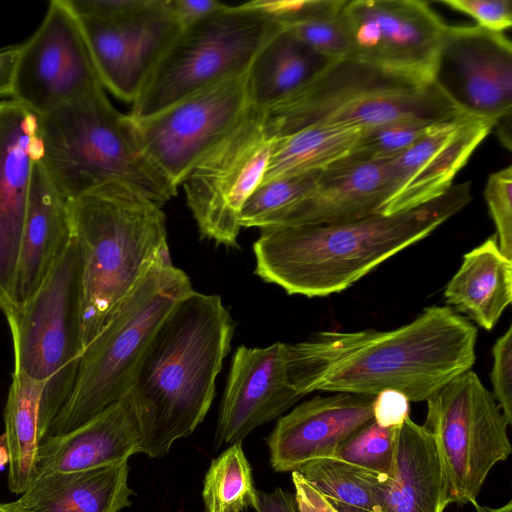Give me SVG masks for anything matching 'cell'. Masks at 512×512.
Masks as SVG:
<instances>
[{
    "label": "cell",
    "instance_id": "cell-10",
    "mask_svg": "<svg viewBox=\"0 0 512 512\" xmlns=\"http://www.w3.org/2000/svg\"><path fill=\"white\" fill-rule=\"evenodd\" d=\"M426 403L423 425L435 437L451 503L476 507L489 472L512 452L509 425L472 370L454 378Z\"/></svg>",
    "mask_w": 512,
    "mask_h": 512
},
{
    "label": "cell",
    "instance_id": "cell-33",
    "mask_svg": "<svg viewBox=\"0 0 512 512\" xmlns=\"http://www.w3.org/2000/svg\"><path fill=\"white\" fill-rule=\"evenodd\" d=\"M399 428H384L374 421L359 429L335 450L332 457L380 476L394 468Z\"/></svg>",
    "mask_w": 512,
    "mask_h": 512
},
{
    "label": "cell",
    "instance_id": "cell-25",
    "mask_svg": "<svg viewBox=\"0 0 512 512\" xmlns=\"http://www.w3.org/2000/svg\"><path fill=\"white\" fill-rule=\"evenodd\" d=\"M128 471L127 460L79 471L39 474L17 500L0 505L7 512H120L132 504Z\"/></svg>",
    "mask_w": 512,
    "mask_h": 512
},
{
    "label": "cell",
    "instance_id": "cell-3",
    "mask_svg": "<svg viewBox=\"0 0 512 512\" xmlns=\"http://www.w3.org/2000/svg\"><path fill=\"white\" fill-rule=\"evenodd\" d=\"M234 321L218 295L191 291L151 339L129 391L141 453L166 456L204 420L230 350Z\"/></svg>",
    "mask_w": 512,
    "mask_h": 512
},
{
    "label": "cell",
    "instance_id": "cell-26",
    "mask_svg": "<svg viewBox=\"0 0 512 512\" xmlns=\"http://www.w3.org/2000/svg\"><path fill=\"white\" fill-rule=\"evenodd\" d=\"M444 298L455 312L486 330L497 324L512 302V260L502 254L495 235L463 256Z\"/></svg>",
    "mask_w": 512,
    "mask_h": 512
},
{
    "label": "cell",
    "instance_id": "cell-4",
    "mask_svg": "<svg viewBox=\"0 0 512 512\" xmlns=\"http://www.w3.org/2000/svg\"><path fill=\"white\" fill-rule=\"evenodd\" d=\"M68 207L82 252L85 348L149 266L169 254L166 221L161 206L117 182L68 200Z\"/></svg>",
    "mask_w": 512,
    "mask_h": 512
},
{
    "label": "cell",
    "instance_id": "cell-32",
    "mask_svg": "<svg viewBox=\"0 0 512 512\" xmlns=\"http://www.w3.org/2000/svg\"><path fill=\"white\" fill-rule=\"evenodd\" d=\"M439 123L441 122L407 119L363 130L350 153L339 162L390 161L402 154Z\"/></svg>",
    "mask_w": 512,
    "mask_h": 512
},
{
    "label": "cell",
    "instance_id": "cell-47",
    "mask_svg": "<svg viewBox=\"0 0 512 512\" xmlns=\"http://www.w3.org/2000/svg\"><path fill=\"white\" fill-rule=\"evenodd\" d=\"M0 512H7L6 510H4L1 505H0Z\"/></svg>",
    "mask_w": 512,
    "mask_h": 512
},
{
    "label": "cell",
    "instance_id": "cell-18",
    "mask_svg": "<svg viewBox=\"0 0 512 512\" xmlns=\"http://www.w3.org/2000/svg\"><path fill=\"white\" fill-rule=\"evenodd\" d=\"M288 345L237 348L220 405L217 446L242 442L256 427L278 418L304 397L289 378Z\"/></svg>",
    "mask_w": 512,
    "mask_h": 512
},
{
    "label": "cell",
    "instance_id": "cell-14",
    "mask_svg": "<svg viewBox=\"0 0 512 512\" xmlns=\"http://www.w3.org/2000/svg\"><path fill=\"white\" fill-rule=\"evenodd\" d=\"M99 86L78 17L67 0L50 1L37 30L20 44L12 99L41 116Z\"/></svg>",
    "mask_w": 512,
    "mask_h": 512
},
{
    "label": "cell",
    "instance_id": "cell-31",
    "mask_svg": "<svg viewBox=\"0 0 512 512\" xmlns=\"http://www.w3.org/2000/svg\"><path fill=\"white\" fill-rule=\"evenodd\" d=\"M297 472L319 492L331 499L379 512L377 493L385 476L335 457L311 460Z\"/></svg>",
    "mask_w": 512,
    "mask_h": 512
},
{
    "label": "cell",
    "instance_id": "cell-36",
    "mask_svg": "<svg viewBox=\"0 0 512 512\" xmlns=\"http://www.w3.org/2000/svg\"><path fill=\"white\" fill-rule=\"evenodd\" d=\"M491 392L507 423L512 425V325L492 347Z\"/></svg>",
    "mask_w": 512,
    "mask_h": 512
},
{
    "label": "cell",
    "instance_id": "cell-21",
    "mask_svg": "<svg viewBox=\"0 0 512 512\" xmlns=\"http://www.w3.org/2000/svg\"><path fill=\"white\" fill-rule=\"evenodd\" d=\"M390 194L388 161L337 162L320 171L314 187L281 213L270 228L343 222L381 214Z\"/></svg>",
    "mask_w": 512,
    "mask_h": 512
},
{
    "label": "cell",
    "instance_id": "cell-39",
    "mask_svg": "<svg viewBox=\"0 0 512 512\" xmlns=\"http://www.w3.org/2000/svg\"><path fill=\"white\" fill-rule=\"evenodd\" d=\"M373 420L384 428H399L410 417V401L396 390H384L374 397Z\"/></svg>",
    "mask_w": 512,
    "mask_h": 512
},
{
    "label": "cell",
    "instance_id": "cell-11",
    "mask_svg": "<svg viewBox=\"0 0 512 512\" xmlns=\"http://www.w3.org/2000/svg\"><path fill=\"white\" fill-rule=\"evenodd\" d=\"M261 118V109L250 106L181 183L201 236L217 244L237 246L241 210L264 177L273 139Z\"/></svg>",
    "mask_w": 512,
    "mask_h": 512
},
{
    "label": "cell",
    "instance_id": "cell-30",
    "mask_svg": "<svg viewBox=\"0 0 512 512\" xmlns=\"http://www.w3.org/2000/svg\"><path fill=\"white\" fill-rule=\"evenodd\" d=\"M256 488L242 442L230 445L213 459L205 475V512H245L254 507Z\"/></svg>",
    "mask_w": 512,
    "mask_h": 512
},
{
    "label": "cell",
    "instance_id": "cell-17",
    "mask_svg": "<svg viewBox=\"0 0 512 512\" xmlns=\"http://www.w3.org/2000/svg\"><path fill=\"white\" fill-rule=\"evenodd\" d=\"M494 127L495 123L471 115L441 122L388 161L391 194L381 214L410 210L445 194Z\"/></svg>",
    "mask_w": 512,
    "mask_h": 512
},
{
    "label": "cell",
    "instance_id": "cell-46",
    "mask_svg": "<svg viewBox=\"0 0 512 512\" xmlns=\"http://www.w3.org/2000/svg\"><path fill=\"white\" fill-rule=\"evenodd\" d=\"M8 452L5 444L4 434L0 436V468H2L5 464L8 463Z\"/></svg>",
    "mask_w": 512,
    "mask_h": 512
},
{
    "label": "cell",
    "instance_id": "cell-1",
    "mask_svg": "<svg viewBox=\"0 0 512 512\" xmlns=\"http://www.w3.org/2000/svg\"><path fill=\"white\" fill-rule=\"evenodd\" d=\"M477 328L448 306H429L391 330L321 331L288 345V373L315 391L376 396L396 390L429 399L476 361Z\"/></svg>",
    "mask_w": 512,
    "mask_h": 512
},
{
    "label": "cell",
    "instance_id": "cell-44",
    "mask_svg": "<svg viewBox=\"0 0 512 512\" xmlns=\"http://www.w3.org/2000/svg\"><path fill=\"white\" fill-rule=\"evenodd\" d=\"M511 118L512 116L505 117L498 121L495 125L497 128L498 136L503 143L509 150L511 149ZM494 127V128H495Z\"/></svg>",
    "mask_w": 512,
    "mask_h": 512
},
{
    "label": "cell",
    "instance_id": "cell-35",
    "mask_svg": "<svg viewBox=\"0 0 512 512\" xmlns=\"http://www.w3.org/2000/svg\"><path fill=\"white\" fill-rule=\"evenodd\" d=\"M484 197L496 228V240L502 254L512 260V167L489 175Z\"/></svg>",
    "mask_w": 512,
    "mask_h": 512
},
{
    "label": "cell",
    "instance_id": "cell-8",
    "mask_svg": "<svg viewBox=\"0 0 512 512\" xmlns=\"http://www.w3.org/2000/svg\"><path fill=\"white\" fill-rule=\"evenodd\" d=\"M82 252L68 245L32 297L5 317L14 367L44 382L38 418L40 442L69 398L84 350L81 322Z\"/></svg>",
    "mask_w": 512,
    "mask_h": 512
},
{
    "label": "cell",
    "instance_id": "cell-12",
    "mask_svg": "<svg viewBox=\"0 0 512 512\" xmlns=\"http://www.w3.org/2000/svg\"><path fill=\"white\" fill-rule=\"evenodd\" d=\"M349 58L419 81H435L448 25L425 1L346 0Z\"/></svg>",
    "mask_w": 512,
    "mask_h": 512
},
{
    "label": "cell",
    "instance_id": "cell-24",
    "mask_svg": "<svg viewBox=\"0 0 512 512\" xmlns=\"http://www.w3.org/2000/svg\"><path fill=\"white\" fill-rule=\"evenodd\" d=\"M379 512H444L451 504L434 435L408 417L399 429L394 468L377 493Z\"/></svg>",
    "mask_w": 512,
    "mask_h": 512
},
{
    "label": "cell",
    "instance_id": "cell-38",
    "mask_svg": "<svg viewBox=\"0 0 512 512\" xmlns=\"http://www.w3.org/2000/svg\"><path fill=\"white\" fill-rule=\"evenodd\" d=\"M291 476L297 512H372L323 495L297 471L291 472Z\"/></svg>",
    "mask_w": 512,
    "mask_h": 512
},
{
    "label": "cell",
    "instance_id": "cell-34",
    "mask_svg": "<svg viewBox=\"0 0 512 512\" xmlns=\"http://www.w3.org/2000/svg\"><path fill=\"white\" fill-rule=\"evenodd\" d=\"M343 6L331 13L284 28L329 60L348 58L351 43Z\"/></svg>",
    "mask_w": 512,
    "mask_h": 512
},
{
    "label": "cell",
    "instance_id": "cell-45",
    "mask_svg": "<svg viewBox=\"0 0 512 512\" xmlns=\"http://www.w3.org/2000/svg\"><path fill=\"white\" fill-rule=\"evenodd\" d=\"M476 512H512V501L498 508L483 507L478 504L476 506Z\"/></svg>",
    "mask_w": 512,
    "mask_h": 512
},
{
    "label": "cell",
    "instance_id": "cell-13",
    "mask_svg": "<svg viewBox=\"0 0 512 512\" xmlns=\"http://www.w3.org/2000/svg\"><path fill=\"white\" fill-rule=\"evenodd\" d=\"M247 72L200 90L152 116L133 118L148 157L177 188L250 107Z\"/></svg>",
    "mask_w": 512,
    "mask_h": 512
},
{
    "label": "cell",
    "instance_id": "cell-16",
    "mask_svg": "<svg viewBox=\"0 0 512 512\" xmlns=\"http://www.w3.org/2000/svg\"><path fill=\"white\" fill-rule=\"evenodd\" d=\"M435 80L468 114L496 125L512 116L511 41L477 25H448Z\"/></svg>",
    "mask_w": 512,
    "mask_h": 512
},
{
    "label": "cell",
    "instance_id": "cell-5",
    "mask_svg": "<svg viewBox=\"0 0 512 512\" xmlns=\"http://www.w3.org/2000/svg\"><path fill=\"white\" fill-rule=\"evenodd\" d=\"M99 86L38 116L41 162L68 200L123 183L163 206L177 187L145 152L135 120Z\"/></svg>",
    "mask_w": 512,
    "mask_h": 512
},
{
    "label": "cell",
    "instance_id": "cell-43",
    "mask_svg": "<svg viewBox=\"0 0 512 512\" xmlns=\"http://www.w3.org/2000/svg\"><path fill=\"white\" fill-rule=\"evenodd\" d=\"M20 44L0 48V97L12 96Z\"/></svg>",
    "mask_w": 512,
    "mask_h": 512
},
{
    "label": "cell",
    "instance_id": "cell-37",
    "mask_svg": "<svg viewBox=\"0 0 512 512\" xmlns=\"http://www.w3.org/2000/svg\"><path fill=\"white\" fill-rule=\"evenodd\" d=\"M442 4L472 17L477 26L504 32L512 25V2L510 0H442Z\"/></svg>",
    "mask_w": 512,
    "mask_h": 512
},
{
    "label": "cell",
    "instance_id": "cell-27",
    "mask_svg": "<svg viewBox=\"0 0 512 512\" xmlns=\"http://www.w3.org/2000/svg\"><path fill=\"white\" fill-rule=\"evenodd\" d=\"M330 60L286 28L272 36L247 72L249 104L265 109L305 84Z\"/></svg>",
    "mask_w": 512,
    "mask_h": 512
},
{
    "label": "cell",
    "instance_id": "cell-40",
    "mask_svg": "<svg viewBox=\"0 0 512 512\" xmlns=\"http://www.w3.org/2000/svg\"><path fill=\"white\" fill-rule=\"evenodd\" d=\"M148 0H67L80 17L115 19L142 8Z\"/></svg>",
    "mask_w": 512,
    "mask_h": 512
},
{
    "label": "cell",
    "instance_id": "cell-41",
    "mask_svg": "<svg viewBox=\"0 0 512 512\" xmlns=\"http://www.w3.org/2000/svg\"><path fill=\"white\" fill-rule=\"evenodd\" d=\"M224 5L216 0H170V10L181 28L206 18Z\"/></svg>",
    "mask_w": 512,
    "mask_h": 512
},
{
    "label": "cell",
    "instance_id": "cell-22",
    "mask_svg": "<svg viewBox=\"0 0 512 512\" xmlns=\"http://www.w3.org/2000/svg\"><path fill=\"white\" fill-rule=\"evenodd\" d=\"M141 444L138 421L128 393L78 428L43 438L38 444L33 477L127 461L141 452Z\"/></svg>",
    "mask_w": 512,
    "mask_h": 512
},
{
    "label": "cell",
    "instance_id": "cell-6",
    "mask_svg": "<svg viewBox=\"0 0 512 512\" xmlns=\"http://www.w3.org/2000/svg\"><path fill=\"white\" fill-rule=\"evenodd\" d=\"M261 113L271 139L314 125L367 130L400 120L444 122L470 115L436 80L419 81L349 57L330 60Z\"/></svg>",
    "mask_w": 512,
    "mask_h": 512
},
{
    "label": "cell",
    "instance_id": "cell-2",
    "mask_svg": "<svg viewBox=\"0 0 512 512\" xmlns=\"http://www.w3.org/2000/svg\"><path fill=\"white\" fill-rule=\"evenodd\" d=\"M469 182L391 215L261 230L253 245L255 274L289 295L340 293L381 263L429 236L472 199Z\"/></svg>",
    "mask_w": 512,
    "mask_h": 512
},
{
    "label": "cell",
    "instance_id": "cell-20",
    "mask_svg": "<svg viewBox=\"0 0 512 512\" xmlns=\"http://www.w3.org/2000/svg\"><path fill=\"white\" fill-rule=\"evenodd\" d=\"M374 397L333 393L296 406L267 438L272 468L293 472L311 460L332 457L342 442L374 421Z\"/></svg>",
    "mask_w": 512,
    "mask_h": 512
},
{
    "label": "cell",
    "instance_id": "cell-42",
    "mask_svg": "<svg viewBox=\"0 0 512 512\" xmlns=\"http://www.w3.org/2000/svg\"><path fill=\"white\" fill-rule=\"evenodd\" d=\"M253 508L256 512H297L294 496L282 488L270 493L257 490Z\"/></svg>",
    "mask_w": 512,
    "mask_h": 512
},
{
    "label": "cell",
    "instance_id": "cell-15",
    "mask_svg": "<svg viewBox=\"0 0 512 512\" xmlns=\"http://www.w3.org/2000/svg\"><path fill=\"white\" fill-rule=\"evenodd\" d=\"M77 17L103 88L128 103L136 100L181 29L170 0H148L115 19Z\"/></svg>",
    "mask_w": 512,
    "mask_h": 512
},
{
    "label": "cell",
    "instance_id": "cell-7",
    "mask_svg": "<svg viewBox=\"0 0 512 512\" xmlns=\"http://www.w3.org/2000/svg\"><path fill=\"white\" fill-rule=\"evenodd\" d=\"M191 291L170 254L157 258L84 348L72 392L45 437L68 433L124 398L154 334Z\"/></svg>",
    "mask_w": 512,
    "mask_h": 512
},
{
    "label": "cell",
    "instance_id": "cell-9",
    "mask_svg": "<svg viewBox=\"0 0 512 512\" xmlns=\"http://www.w3.org/2000/svg\"><path fill=\"white\" fill-rule=\"evenodd\" d=\"M283 26L256 1L224 5L185 26L148 77L129 115L152 116L209 86L246 73Z\"/></svg>",
    "mask_w": 512,
    "mask_h": 512
},
{
    "label": "cell",
    "instance_id": "cell-29",
    "mask_svg": "<svg viewBox=\"0 0 512 512\" xmlns=\"http://www.w3.org/2000/svg\"><path fill=\"white\" fill-rule=\"evenodd\" d=\"M362 131L348 126L314 125L274 138L261 183L329 168L347 157Z\"/></svg>",
    "mask_w": 512,
    "mask_h": 512
},
{
    "label": "cell",
    "instance_id": "cell-28",
    "mask_svg": "<svg viewBox=\"0 0 512 512\" xmlns=\"http://www.w3.org/2000/svg\"><path fill=\"white\" fill-rule=\"evenodd\" d=\"M45 383L15 368L4 408L8 452V488L22 494L34 475L38 448L39 408Z\"/></svg>",
    "mask_w": 512,
    "mask_h": 512
},
{
    "label": "cell",
    "instance_id": "cell-19",
    "mask_svg": "<svg viewBox=\"0 0 512 512\" xmlns=\"http://www.w3.org/2000/svg\"><path fill=\"white\" fill-rule=\"evenodd\" d=\"M38 116L11 99L0 102V310L11 295L33 170L41 158Z\"/></svg>",
    "mask_w": 512,
    "mask_h": 512
},
{
    "label": "cell",
    "instance_id": "cell-23",
    "mask_svg": "<svg viewBox=\"0 0 512 512\" xmlns=\"http://www.w3.org/2000/svg\"><path fill=\"white\" fill-rule=\"evenodd\" d=\"M71 238L68 199L55 186L40 158L34 166L21 234L12 310L38 290Z\"/></svg>",
    "mask_w": 512,
    "mask_h": 512
}]
</instances>
